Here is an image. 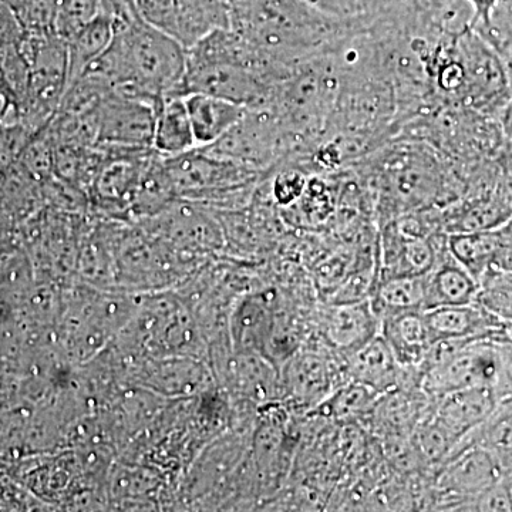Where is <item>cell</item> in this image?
I'll return each instance as SVG.
<instances>
[{"instance_id": "obj_22", "label": "cell", "mask_w": 512, "mask_h": 512, "mask_svg": "<svg viewBox=\"0 0 512 512\" xmlns=\"http://www.w3.org/2000/svg\"><path fill=\"white\" fill-rule=\"evenodd\" d=\"M450 254L474 278H481L484 272L497 265L501 248L500 227L487 231L461 232L447 237Z\"/></svg>"}, {"instance_id": "obj_25", "label": "cell", "mask_w": 512, "mask_h": 512, "mask_svg": "<svg viewBox=\"0 0 512 512\" xmlns=\"http://www.w3.org/2000/svg\"><path fill=\"white\" fill-rule=\"evenodd\" d=\"M467 437L490 451L505 474L512 473V399L498 403L483 426Z\"/></svg>"}, {"instance_id": "obj_19", "label": "cell", "mask_w": 512, "mask_h": 512, "mask_svg": "<svg viewBox=\"0 0 512 512\" xmlns=\"http://www.w3.org/2000/svg\"><path fill=\"white\" fill-rule=\"evenodd\" d=\"M323 350L302 353L295 357L291 370V387L296 399L302 406L318 407L338 389L342 384L338 383L339 376L348 379L345 366L338 365L332 360L330 353ZM349 382V380H348Z\"/></svg>"}, {"instance_id": "obj_26", "label": "cell", "mask_w": 512, "mask_h": 512, "mask_svg": "<svg viewBox=\"0 0 512 512\" xmlns=\"http://www.w3.org/2000/svg\"><path fill=\"white\" fill-rule=\"evenodd\" d=\"M379 394L369 387L356 382H346L339 386L328 399L318 406V412L338 420L356 419L372 414Z\"/></svg>"}, {"instance_id": "obj_33", "label": "cell", "mask_w": 512, "mask_h": 512, "mask_svg": "<svg viewBox=\"0 0 512 512\" xmlns=\"http://www.w3.org/2000/svg\"><path fill=\"white\" fill-rule=\"evenodd\" d=\"M103 10L114 22H124L138 15L136 0H101Z\"/></svg>"}, {"instance_id": "obj_37", "label": "cell", "mask_w": 512, "mask_h": 512, "mask_svg": "<svg viewBox=\"0 0 512 512\" xmlns=\"http://www.w3.org/2000/svg\"><path fill=\"white\" fill-rule=\"evenodd\" d=\"M505 487H507L508 497H510L511 505H512V473L505 474L504 476Z\"/></svg>"}, {"instance_id": "obj_5", "label": "cell", "mask_w": 512, "mask_h": 512, "mask_svg": "<svg viewBox=\"0 0 512 512\" xmlns=\"http://www.w3.org/2000/svg\"><path fill=\"white\" fill-rule=\"evenodd\" d=\"M339 92L338 55L292 67L264 107L274 111L309 153L328 128Z\"/></svg>"}, {"instance_id": "obj_18", "label": "cell", "mask_w": 512, "mask_h": 512, "mask_svg": "<svg viewBox=\"0 0 512 512\" xmlns=\"http://www.w3.org/2000/svg\"><path fill=\"white\" fill-rule=\"evenodd\" d=\"M380 335L397 362L414 372L419 370L433 343L424 312L420 311L386 313L380 318Z\"/></svg>"}, {"instance_id": "obj_23", "label": "cell", "mask_w": 512, "mask_h": 512, "mask_svg": "<svg viewBox=\"0 0 512 512\" xmlns=\"http://www.w3.org/2000/svg\"><path fill=\"white\" fill-rule=\"evenodd\" d=\"M116 32V22L103 13L90 25L80 30L72 39L67 40V57H69V86L76 82L90 64L110 46ZM67 86V87H69Z\"/></svg>"}, {"instance_id": "obj_24", "label": "cell", "mask_w": 512, "mask_h": 512, "mask_svg": "<svg viewBox=\"0 0 512 512\" xmlns=\"http://www.w3.org/2000/svg\"><path fill=\"white\" fill-rule=\"evenodd\" d=\"M370 301L380 318L386 313L424 312V275L377 279Z\"/></svg>"}, {"instance_id": "obj_32", "label": "cell", "mask_w": 512, "mask_h": 512, "mask_svg": "<svg viewBox=\"0 0 512 512\" xmlns=\"http://www.w3.org/2000/svg\"><path fill=\"white\" fill-rule=\"evenodd\" d=\"M305 2L336 18L352 19L362 15L360 0H305Z\"/></svg>"}, {"instance_id": "obj_9", "label": "cell", "mask_w": 512, "mask_h": 512, "mask_svg": "<svg viewBox=\"0 0 512 512\" xmlns=\"http://www.w3.org/2000/svg\"><path fill=\"white\" fill-rule=\"evenodd\" d=\"M504 476L493 454L466 437L436 470L437 501L444 510L467 511L474 498Z\"/></svg>"}, {"instance_id": "obj_21", "label": "cell", "mask_w": 512, "mask_h": 512, "mask_svg": "<svg viewBox=\"0 0 512 512\" xmlns=\"http://www.w3.org/2000/svg\"><path fill=\"white\" fill-rule=\"evenodd\" d=\"M197 147L184 96H168L157 106L153 150L171 157Z\"/></svg>"}, {"instance_id": "obj_7", "label": "cell", "mask_w": 512, "mask_h": 512, "mask_svg": "<svg viewBox=\"0 0 512 512\" xmlns=\"http://www.w3.org/2000/svg\"><path fill=\"white\" fill-rule=\"evenodd\" d=\"M161 158L171 187L184 194L211 197L242 194L268 175L202 147Z\"/></svg>"}, {"instance_id": "obj_27", "label": "cell", "mask_w": 512, "mask_h": 512, "mask_svg": "<svg viewBox=\"0 0 512 512\" xmlns=\"http://www.w3.org/2000/svg\"><path fill=\"white\" fill-rule=\"evenodd\" d=\"M476 302L512 328V269L490 268L478 279Z\"/></svg>"}, {"instance_id": "obj_31", "label": "cell", "mask_w": 512, "mask_h": 512, "mask_svg": "<svg viewBox=\"0 0 512 512\" xmlns=\"http://www.w3.org/2000/svg\"><path fill=\"white\" fill-rule=\"evenodd\" d=\"M501 370L495 392L500 402L512 399V338L510 333L500 342Z\"/></svg>"}, {"instance_id": "obj_12", "label": "cell", "mask_w": 512, "mask_h": 512, "mask_svg": "<svg viewBox=\"0 0 512 512\" xmlns=\"http://www.w3.org/2000/svg\"><path fill=\"white\" fill-rule=\"evenodd\" d=\"M319 333L326 348L345 357L379 335L380 316L370 299L330 303L320 313Z\"/></svg>"}, {"instance_id": "obj_20", "label": "cell", "mask_w": 512, "mask_h": 512, "mask_svg": "<svg viewBox=\"0 0 512 512\" xmlns=\"http://www.w3.org/2000/svg\"><path fill=\"white\" fill-rule=\"evenodd\" d=\"M184 100L197 147L217 143L247 111V107L210 94L191 93L184 96Z\"/></svg>"}, {"instance_id": "obj_3", "label": "cell", "mask_w": 512, "mask_h": 512, "mask_svg": "<svg viewBox=\"0 0 512 512\" xmlns=\"http://www.w3.org/2000/svg\"><path fill=\"white\" fill-rule=\"evenodd\" d=\"M185 62L183 45L137 15L116 22L110 46L82 76L158 106L165 97L180 96Z\"/></svg>"}, {"instance_id": "obj_10", "label": "cell", "mask_w": 512, "mask_h": 512, "mask_svg": "<svg viewBox=\"0 0 512 512\" xmlns=\"http://www.w3.org/2000/svg\"><path fill=\"white\" fill-rule=\"evenodd\" d=\"M138 15L190 49L202 37L229 28V0H136Z\"/></svg>"}, {"instance_id": "obj_28", "label": "cell", "mask_w": 512, "mask_h": 512, "mask_svg": "<svg viewBox=\"0 0 512 512\" xmlns=\"http://www.w3.org/2000/svg\"><path fill=\"white\" fill-rule=\"evenodd\" d=\"M103 13L101 0H59L53 20L57 36L67 42Z\"/></svg>"}, {"instance_id": "obj_16", "label": "cell", "mask_w": 512, "mask_h": 512, "mask_svg": "<svg viewBox=\"0 0 512 512\" xmlns=\"http://www.w3.org/2000/svg\"><path fill=\"white\" fill-rule=\"evenodd\" d=\"M424 319L433 342L441 339L490 338L510 330L503 320L485 311L477 302L429 309L424 311Z\"/></svg>"}, {"instance_id": "obj_11", "label": "cell", "mask_w": 512, "mask_h": 512, "mask_svg": "<svg viewBox=\"0 0 512 512\" xmlns=\"http://www.w3.org/2000/svg\"><path fill=\"white\" fill-rule=\"evenodd\" d=\"M157 104L111 92L96 109V147L153 148Z\"/></svg>"}, {"instance_id": "obj_2", "label": "cell", "mask_w": 512, "mask_h": 512, "mask_svg": "<svg viewBox=\"0 0 512 512\" xmlns=\"http://www.w3.org/2000/svg\"><path fill=\"white\" fill-rule=\"evenodd\" d=\"M350 167L369 192L379 225L409 212L446 208L468 192L450 161L412 138H393Z\"/></svg>"}, {"instance_id": "obj_1", "label": "cell", "mask_w": 512, "mask_h": 512, "mask_svg": "<svg viewBox=\"0 0 512 512\" xmlns=\"http://www.w3.org/2000/svg\"><path fill=\"white\" fill-rule=\"evenodd\" d=\"M282 70L338 55L365 29L363 19L328 15L305 0H229V28Z\"/></svg>"}, {"instance_id": "obj_29", "label": "cell", "mask_w": 512, "mask_h": 512, "mask_svg": "<svg viewBox=\"0 0 512 512\" xmlns=\"http://www.w3.org/2000/svg\"><path fill=\"white\" fill-rule=\"evenodd\" d=\"M244 315L238 319V338L242 343H256L261 342L262 335L268 330V318H266V311L264 306L256 305L255 302L248 303L245 306Z\"/></svg>"}, {"instance_id": "obj_36", "label": "cell", "mask_w": 512, "mask_h": 512, "mask_svg": "<svg viewBox=\"0 0 512 512\" xmlns=\"http://www.w3.org/2000/svg\"><path fill=\"white\" fill-rule=\"evenodd\" d=\"M498 123L503 131L505 143L512 146V97L498 114Z\"/></svg>"}, {"instance_id": "obj_8", "label": "cell", "mask_w": 512, "mask_h": 512, "mask_svg": "<svg viewBox=\"0 0 512 512\" xmlns=\"http://www.w3.org/2000/svg\"><path fill=\"white\" fill-rule=\"evenodd\" d=\"M456 47L464 73L461 107L498 119L512 97L503 62L471 26L456 33Z\"/></svg>"}, {"instance_id": "obj_35", "label": "cell", "mask_w": 512, "mask_h": 512, "mask_svg": "<svg viewBox=\"0 0 512 512\" xmlns=\"http://www.w3.org/2000/svg\"><path fill=\"white\" fill-rule=\"evenodd\" d=\"M463 2L467 3L473 12L471 28H477V26H484L490 22L491 13H493L498 0H463Z\"/></svg>"}, {"instance_id": "obj_14", "label": "cell", "mask_w": 512, "mask_h": 512, "mask_svg": "<svg viewBox=\"0 0 512 512\" xmlns=\"http://www.w3.org/2000/svg\"><path fill=\"white\" fill-rule=\"evenodd\" d=\"M500 399L495 387H473L457 390L433 399L429 416L436 421L454 443L483 426L497 409Z\"/></svg>"}, {"instance_id": "obj_17", "label": "cell", "mask_w": 512, "mask_h": 512, "mask_svg": "<svg viewBox=\"0 0 512 512\" xmlns=\"http://www.w3.org/2000/svg\"><path fill=\"white\" fill-rule=\"evenodd\" d=\"M478 282L444 248L427 274H424V311L441 306L476 302Z\"/></svg>"}, {"instance_id": "obj_34", "label": "cell", "mask_w": 512, "mask_h": 512, "mask_svg": "<svg viewBox=\"0 0 512 512\" xmlns=\"http://www.w3.org/2000/svg\"><path fill=\"white\" fill-rule=\"evenodd\" d=\"M501 248L494 268L512 269V217L500 227Z\"/></svg>"}, {"instance_id": "obj_30", "label": "cell", "mask_w": 512, "mask_h": 512, "mask_svg": "<svg viewBox=\"0 0 512 512\" xmlns=\"http://www.w3.org/2000/svg\"><path fill=\"white\" fill-rule=\"evenodd\" d=\"M467 511H512L504 478L468 504Z\"/></svg>"}, {"instance_id": "obj_4", "label": "cell", "mask_w": 512, "mask_h": 512, "mask_svg": "<svg viewBox=\"0 0 512 512\" xmlns=\"http://www.w3.org/2000/svg\"><path fill=\"white\" fill-rule=\"evenodd\" d=\"M289 70L266 62L231 29H218L187 49L180 96L210 94L247 109L264 107Z\"/></svg>"}, {"instance_id": "obj_13", "label": "cell", "mask_w": 512, "mask_h": 512, "mask_svg": "<svg viewBox=\"0 0 512 512\" xmlns=\"http://www.w3.org/2000/svg\"><path fill=\"white\" fill-rule=\"evenodd\" d=\"M342 359L348 380L369 387L379 396L397 387L419 384V373L404 369L397 362L380 333Z\"/></svg>"}, {"instance_id": "obj_6", "label": "cell", "mask_w": 512, "mask_h": 512, "mask_svg": "<svg viewBox=\"0 0 512 512\" xmlns=\"http://www.w3.org/2000/svg\"><path fill=\"white\" fill-rule=\"evenodd\" d=\"M490 338L441 339L431 343L419 370L421 390L430 399L473 387H495L500 377V342Z\"/></svg>"}, {"instance_id": "obj_15", "label": "cell", "mask_w": 512, "mask_h": 512, "mask_svg": "<svg viewBox=\"0 0 512 512\" xmlns=\"http://www.w3.org/2000/svg\"><path fill=\"white\" fill-rule=\"evenodd\" d=\"M511 217L510 201L500 187L467 195L446 208H440L441 228L447 235L498 228Z\"/></svg>"}]
</instances>
